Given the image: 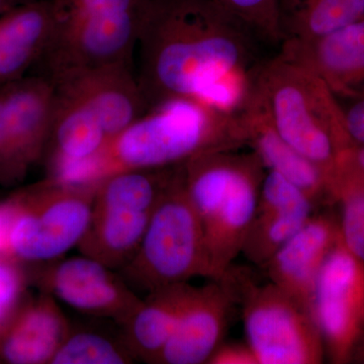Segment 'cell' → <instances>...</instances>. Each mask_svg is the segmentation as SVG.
<instances>
[{
	"mask_svg": "<svg viewBox=\"0 0 364 364\" xmlns=\"http://www.w3.org/2000/svg\"><path fill=\"white\" fill-rule=\"evenodd\" d=\"M261 41L215 0H144L139 85L148 111L176 98L198 100L228 76L257 67Z\"/></svg>",
	"mask_w": 364,
	"mask_h": 364,
	"instance_id": "6da1fadb",
	"label": "cell"
},
{
	"mask_svg": "<svg viewBox=\"0 0 364 364\" xmlns=\"http://www.w3.org/2000/svg\"><path fill=\"white\" fill-rule=\"evenodd\" d=\"M247 148L242 114L218 111L193 98H176L152 107L109 139L66 182L93 184L129 171L172 168L221 151Z\"/></svg>",
	"mask_w": 364,
	"mask_h": 364,
	"instance_id": "7a4b0ae2",
	"label": "cell"
},
{
	"mask_svg": "<svg viewBox=\"0 0 364 364\" xmlns=\"http://www.w3.org/2000/svg\"><path fill=\"white\" fill-rule=\"evenodd\" d=\"M253 102L294 150L324 172L330 184L341 151L351 146L339 100L312 69L282 51L261 60Z\"/></svg>",
	"mask_w": 364,
	"mask_h": 364,
	"instance_id": "3957f363",
	"label": "cell"
},
{
	"mask_svg": "<svg viewBox=\"0 0 364 364\" xmlns=\"http://www.w3.org/2000/svg\"><path fill=\"white\" fill-rule=\"evenodd\" d=\"M241 150L208 153L183 164L184 183L205 237L210 279L221 277L241 255L267 169Z\"/></svg>",
	"mask_w": 364,
	"mask_h": 364,
	"instance_id": "277c9868",
	"label": "cell"
},
{
	"mask_svg": "<svg viewBox=\"0 0 364 364\" xmlns=\"http://www.w3.org/2000/svg\"><path fill=\"white\" fill-rule=\"evenodd\" d=\"M144 0H52L51 40L41 60L50 80L66 72L131 63Z\"/></svg>",
	"mask_w": 364,
	"mask_h": 364,
	"instance_id": "5b68a950",
	"label": "cell"
},
{
	"mask_svg": "<svg viewBox=\"0 0 364 364\" xmlns=\"http://www.w3.org/2000/svg\"><path fill=\"white\" fill-rule=\"evenodd\" d=\"M119 272L132 289L146 294L196 277L210 279L205 237L186 191L183 164L160 196L135 256Z\"/></svg>",
	"mask_w": 364,
	"mask_h": 364,
	"instance_id": "8992f818",
	"label": "cell"
},
{
	"mask_svg": "<svg viewBox=\"0 0 364 364\" xmlns=\"http://www.w3.org/2000/svg\"><path fill=\"white\" fill-rule=\"evenodd\" d=\"M222 277L238 299L246 342L258 364L324 363V341L306 306L251 267L234 263Z\"/></svg>",
	"mask_w": 364,
	"mask_h": 364,
	"instance_id": "52a82bcc",
	"label": "cell"
},
{
	"mask_svg": "<svg viewBox=\"0 0 364 364\" xmlns=\"http://www.w3.org/2000/svg\"><path fill=\"white\" fill-rule=\"evenodd\" d=\"M97 188L46 177L7 196L9 257L26 267L64 257L85 233Z\"/></svg>",
	"mask_w": 364,
	"mask_h": 364,
	"instance_id": "ba28073f",
	"label": "cell"
},
{
	"mask_svg": "<svg viewBox=\"0 0 364 364\" xmlns=\"http://www.w3.org/2000/svg\"><path fill=\"white\" fill-rule=\"evenodd\" d=\"M176 167L129 170L98 181L90 222L76 246L79 253L117 272L126 267Z\"/></svg>",
	"mask_w": 364,
	"mask_h": 364,
	"instance_id": "9c48e42d",
	"label": "cell"
},
{
	"mask_svg": "<svg viewBox=\"0 0 364 364\" xmlns=\"http://www.w3.org/2000/svg\"><path fill=\"white\" fill-rule=\"evenodd\" d=\"M311 313L324 341L326 360L350 364L364 331V264L346 248L341 235L318 273Z\"/></svg>",
	"mask_w": 364,
	"mask_h": 364,
	"instance_id": "30bf717a",
	"label": "cell"
},
{
	"mask_svg": "<svg viewBox=\"0 0 364 364\" xmlns=\"http://www.w3.org/2000/svg\"><path fill=\"white\" fill-rule=\"evenodd\" d=\"M30 284L74 310L124 323L142 299L117 270L80 255L28 265Z\"/></svg>",
	"mask_w": 364,
	"mask_h": 364,
	"instance_id": "8fae6325",
	"label": "cell"
},
{
	"mask_svg": "<svg viewBox=\"0 0 364 364\" xmlns=\"http://www.w3.org/2000/svg\"><path fill=\"white\" fill-rule=\"evenodd\" d=\"M238 299L224 277L193 287L173 334L154 364H205L225 340Z\"/></svg>",
	"mask_w": 364,
	"mask_h": 364,
	"instance_id": "7c38bea8",
	"label": "cell"
},
{
	"mask_svg": "<svg viewBox=\"0 0 364 364\" xmlns=\"http://www.w3.org/2000/svg\"><path fill=\"white\" fill-rule=\"evenodd\" d=\"M55 90L90 109L112 139L148 112L131 63H112L66 72L52 79Z\"/></svg>",
	"mask_w": 364,
	"mask_h": 364,
	"instance_id": "4fadbf2b",
	"label": "cell"
},
{
	"mask_svg": "<svg viewBox=\"0 0 364 364\" xmlns=\"http://www.w3.org/2000/svg\"><path fill=\"white\" fill-rule=\"evenodd\" d=\"M339 239L335 205L320 208L259 270L311 312L318 273Z\"/></svg>",
	"mask_w": 364,
	"mask_h": 364,
	"instance_id": "5bb4252c",
	"label": "cell"
},
{
	"mask_svg": "<svg viewBox=\"0 0 364 364\" xmlns=\"http://www.w3.org/2000/svg\"><path fill=\"white\" fill-rule=\"evenodd\" d=\"M316 210L301 189L267 170L241 255L254 267H262Z\"/></svg>",
	"mask_w": 364,
	"mask_h": 364,
	"instance_id": "9a60e30c",
	"label": "cell"
},
{
	"mask_svg": "<svg viewBox=\"0 0 364 364\" xmlns=\"http://www.w3.org/2000/svg\"><path fill=\"white\" fill-rule=\"evenodd\" d=\"M280 49L312 69L338 100L364 97V21L313 42Z\"/></svg>",
	"mask_w": 364,
	"mask_h": 364,
	"instance_id": "2e32d148",
	"label": "cell"
},
{
	"mask_svg": "<svg viewBox=\"0 0 364 364\" xmlns=\"http://www.w3.org/2000/svg\"><path fill=\"white\" fill-rule=\"evenodd\" d=\"M71 330L56 299L41 293L28 298L0 334V360L11 364H51Z\"/></svg>",
	"mask_w": 364,
	"mask_h": 364,
	"instance_id": "e0dca14e",
	"label": "cell"
},
{
	"mask_svg": "<svg viewBox=\"0 0 364 364\" xmlns=\"http://www.w3.org/2000/svg\"><path fill=\"white\" fill-rule=\"evenodd\" d=\"M14 145L28 171L42 161L51 133L56 90L43 75L25 76L0 87Z\"/></svg>",
	"mask_w": 364,
	"mask_h": 364,
	"instance_id": "ac0fdd59",
	"label": "cell"
},
{
	"mask_svg": "<svg viewBox=\"0 0 364 364\" xmlns=\"http://www.w3.org/2000/svg\"><path fill=\"white\" fill-rule=\"evenodd\" d=\"M107 141L104 127L90 109L56 91L51 133L43 157L46 177L66 181Z\"/></svg>",
	"mask_w": 364,
	"mask_h": 364,
	"instance_id": "d6986e66",
	"label": "cell"
},
{
	"mask_svg": "<svg viewBox=\"0 0 364 364\" xmlns=\"http://www.w3.org/2000/svg\"><path fill=\"white\" fill-rule=\"evenodd\" d=\"M242 117L247 135V148L257 155L265 169L279 174L301 189L317 210L335 205L329 181L323 170L277 133L253 100Z\"/></svg>",
	"mask_w": 364,
	"mask_h": 364,
	"instance_id": "ffe728a7",
	"label": "cell"
},
{
	"mask_svg": "<svg viewBox=\"0 0 364 364\" xmlns=\"http://www.w3.org/2000/svg\"><path fill=\"white\" fill-rule=\"evenodd\" d=\"M52 31V0L20 4L0 16V87L40 64Z\"/></svg>",
	"mask_w": 364,
	"mask_h": 364,
	"instance_id": "44dd1931",
	"label": "cell"
},
{
	"mask_svg": "<svg viewBox=\"0 0 364 364\" xmlns=\"http://www.w3.org/2000/svg\"><path fill=\"white\" fill-rule=\"evenodd\" d=\"M193 287L184 282L153 289L119 325L124 343L136 360L155 363L178 324Z\"/></svg>",
	"mask_w": 364,
	"mask_h": 364,
	"instance_id": "7402d4cb",
	"label": "cell"
},
{
	"mask_svg": "<svg viewBox=\"0 0 364 364\" xmlns=\"http://www.w3.org/2000/svg\"><path fill=\"white\" fill-rule=\"evenodd\" d=\"M279 14L282 44H301L364 21V0H279Z\"/></svg>",
	"mask_w": 364,
	"mask_h": 364,
	"instance_id": "603a6c76",
	"label": "cell"
},
{
	"mask_svg": "<svg viewBox=\"0 0 364 364\" xmlns=\"http://www.w3.org/2000/svg\"><path fill=\"white\" fill-rule=\"evenodd\" d=\"M134 360L122 334L112 338L105 333L71 327L51 364H128Z\"/></svg>",
	"mask_w": 364,
	"mask_h": 364,
	"instance_id": "cb8c5ba5",
	"label": "cell"
},
{
	"mask_svg": "<svg viewBox=\"0 0 364 364\" xmlns=\"http://www.w3.org/2000/svg\"><path fill=\"white\" fill-rule=\"evenodd\" d=\"M331 195L339 208L342 242L364 264V184L337 174L333 179Z\"/></svg>",
	"mask_w": 364,
	"mask_h": 364,
	"instance_id": "d4e9b609",
	"label": "cell"
},
{
	"mask_svg": "<svg viewBox=\"0 0 364 364\" xmlns=\"http://www.w3.org/2000/svg\"><path fill=\"white\" fill-rule=\"evenodd\" d=\"M227 11L243 21L262 42L282 44L279 0H215Z\"/></svg>",
	"mask_w": 364,
	"mask_h": 364,
	"instance_id": "484cf974",
	"label": "cell"
},
{
	"mask_svg": "<svg viewBox=\"0 0 364 364\" xmlns=\"http://www.w3.org/2000/svg\"><path fill=\"white\" fill-rule=\"evenodd\" d=\"M30 284L26 265L0 256V334L28 299Z\"/></svg>",
	"mask_w": 364,
	"mask_h": 364,
	"instance_id": "4316f807",
	"label": "cell"
},
{
	"mask_svg": "<svg viewBox=\"0 0 364 364\" xmlns=\"http://www.w3.org/2000/svg\"><path fill=\"white\" fill-rule=\"evenodd\" d=\"M28 173L14 145L0 91V184L4 186H14L23 181Z\"/></svg>",
	"mask_w": 364,
	"mask_h": 364,
	"instance_id": "83f0119b",
	"label": "cell"
},
{
	"mask_svg": "<svg viewBox=\"0 0 364 364\" xmlns=\"http://www.w3.org/2000/svg\"><path fill=\"white\" fill-rule=\"evenodd\" d=\"M338 100L351 145H364V97Z\"/></svg>",
	"mask_w": 364,
	"mask_h": 364,
	"instance_id": "f1b7e54d",
	"label": "cell"
},
{
	"mask_svg": "<svg viewBox=\"0 0 364 364\" xmlns=\"http://www.w3.org/2000/svg\"><path fill=\"white\" fill-rule=\"evenodd\" d=\"M208 364H258L247 344L238 341H223L208 360Z\"/></svg>",
	"mask_w": 364,
	"mask_h": 364,
	"instance_id": "f546056e",
	"label": "cell"
},
{
	"mask_svg": "<svg viewBox=\"0 0 364 364\" xmlns=\"http://www.w3.org/2000/svg\"><path fill=\"white\" fill-rule=\"evenodd\" d=\"M337 174L364 184V145H351L340 152L335 176Z\"/></svg>",
	"mask_w": 364,
	"mask_h": 364,
	"instance_id": "4dcf8cb0",
	"label": "cell"
},
{
	"mask_svg": "<svg viewBox=\"0 0 364 364\" xmlns=\"http://www.w3.org/2000/svg\"><path fill=\"white\" fill-rule=\"evenodd\" d=\"M350 363L364 364V331L359 337L358 342L354 345L352 350Z\"/></svg>",
	"mask_w": 364,
	"mask_h": 364,
	"instance_id": "1f68e13d",
	"label": "cell"
},
{
	"mask_svg": "<svg viewBox=\"0 0 364 364\" xmlns=\"http://www.w3.org/2000/svg\"><path fill=\"white\" fill-rule=\"evenodd\" d=\"M14 6H16V4H14L13 0H0V16Z\"/></svg>",
	"mask_w": 364,
	"mask_h": 364,
	"instance_id": "d6a6232c",
	"label": "cell"
},
{
	"mask_svg": "<svg viewBox=\"0 0 364 364\" xmlns=\"http://www.w3.org/2000/svg\"><path fill=\"white\" fill-rule=\"evenodd\" d=\"M13 1L16 6H20V4H28V2L36 1V0H13Z\"/></svg>",
	"mask_w": 364,
	"mask_h": 364,
	"instance_id": "836d02e7",
	"label": "cell"
}]
</instances>
